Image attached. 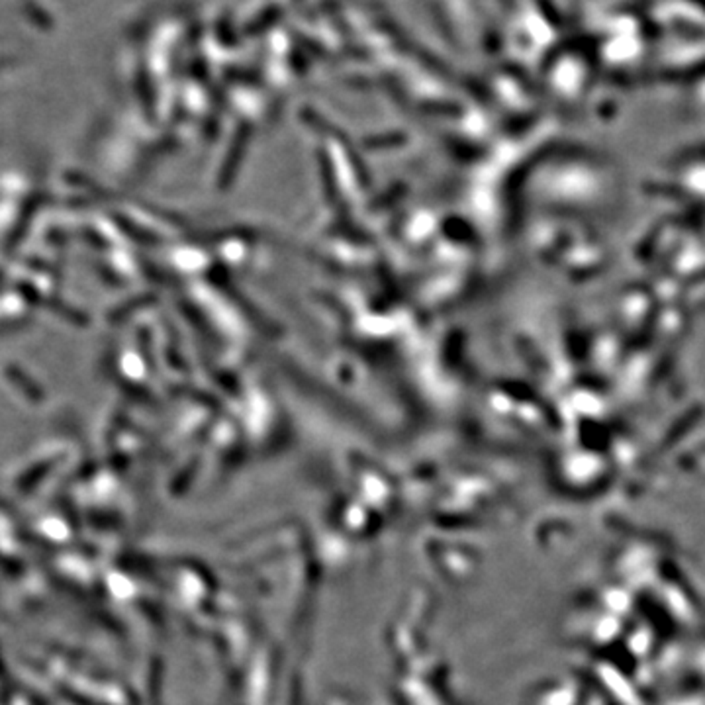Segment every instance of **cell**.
I'll return each mask as SVG.
<instances>
[{
    "mask_svg": "<svg viewBox=\"0 0 705 705\" xmlns=\"http://www.w3.org/2000/svg\"><path fill=\"white\" fill-rule=\"evenodd\" d=\"M281 20V6H269V8H263L259 14H257V18H253L249 24H247L245 27H243V32H247V34H257V32H264V30H269V27H273L276 22Z\"/></svg>",
    "mask_w": 705,
    "mask_h": 705,
    "instance_id": "cell-1",
    "label": "cell"
}]
</instances>
